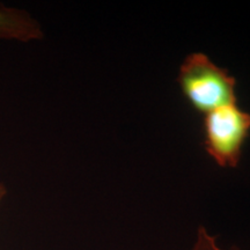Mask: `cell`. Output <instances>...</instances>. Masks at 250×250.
<instances>
[{
    "label": "cell",
    "mask_w": 250,
    "mask_h": 250,
    "mask_svg": "<svg viewBox=\"0 0 250 250\" xmlns=\"http://www.w3.org/2000/svg\"><path fill=\"white\" fill-rule=\"evenodd\" d=\"M177 83L184 100L197 114L205 115L237 102L235 78L202 52H193L184 59Z\"/></svg>",
    "instance_id": "obj_1"
},
{
    "label": "cell",
    "mask_w": 250,
    "mask_h": 250,
    "mask_svg": "<svg viewBox=\"0 0 250 250\" xmlns=\"http://www.w3.org/2000/svg\"><path fill=\"white\" fill-rule=\"evenodd\" d=\"M203 146L220 167L235 168L250 136V114L229 103L204 115L202 122Z\"/></svg>",
    "instance_id": "obj_2"
},
{
    "label": "cell",
    "mask_w": 250,
    "mask_h": 250,
    "mask_svg": "<svg viewBox=\"0 0 250 250\" xmlns=\"http://www.w3.org/2000/svg\"><path fill=\"white\" fill-rule=\"evenodd\" d=\"M191 250H225L218 246L217 237L211 235L204 227H199L197 239Z\"/></svg>",
    "instance_id": "obj_3"
},
{
    "label": "cell",
    "mask_w": 250,
    "mask_h": 250,
    "mask_svg": "<svg viewBox=\"0 0 250 250\" xmlns=\"http://www.w3.org/2000/svg\"><path fill=\"white\" fill-rule=\"evenodd\" d=\"M6 192H7V190H6L5 186H4V184L0 183V202L2 201V198H4V197H5Z\"/></svg>",
    "instance_id": "obj_4"
}]
</instances>
